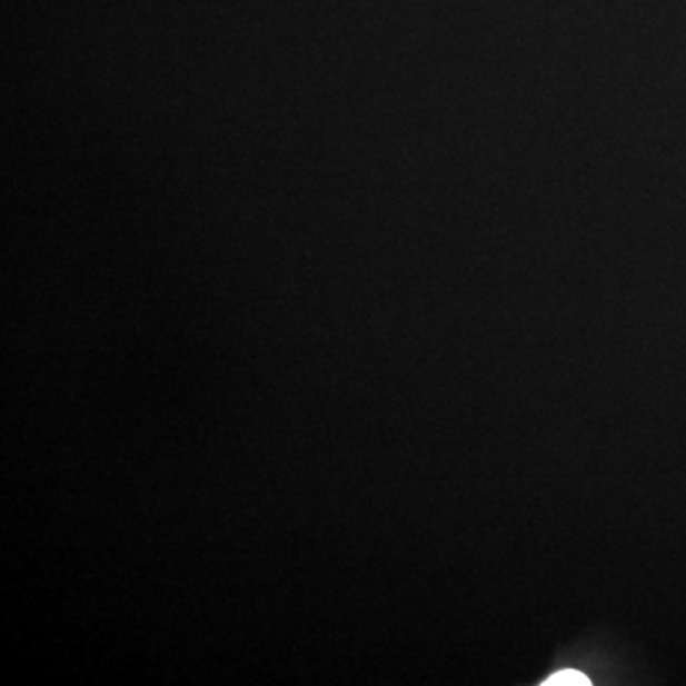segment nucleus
Here are the masks:
<instances>
[{
	"instance_id": "1",
	"label": "nucleus",
	"mask_w": 686,
	"mask_h": 686,
	"mask_svg": "<svg viewBox=\"0 0 686 686\" xmlns=\"http://www.w3.org/2000/svg\"><path fill=\"white\" fill-rule=\"evenodd\" d=\"M544 686H591V680L576 669H563L541 683Z\"/></svg>"
}]
</instances>
